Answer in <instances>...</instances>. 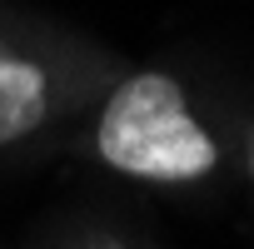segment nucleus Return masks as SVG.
Masks as SVG:
<instances>
[{"label": "nucleus", "mask_w": 254, "mask_h": 249, "mask_svg": "<svg viewBox=\"0 0 254 249\" xmlns=\"http://www.w3.org/2000/svg\"><path fill=\"white\" fill-rule=\"evenodd\" d=\"M100 155L140 180H194L214 170L219 150L185 110V90L170 75H130L100 115Z\"/></svg>", "instance_id": "obj_1"}, {"label": "nucleus", "mask_w": 254, "mask_h": 249, "mask_svg": "<svg viewBox=\"0 0 254 249\" xmlns=\"http://www.w3.org/2000/svg\"><path fill=\"white\" fill-rule=\"evenodd\" d=\"M45 70L15 55H0V145L30 135L45 120Z\"/></svg>", "instance_id": "obj_2"}]
</instances>
